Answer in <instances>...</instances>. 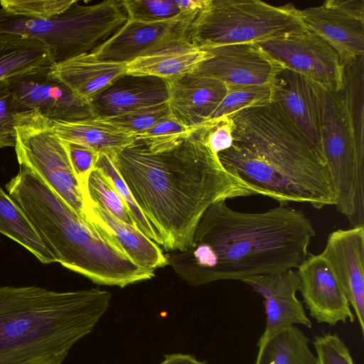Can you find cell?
Returning a JSON list of instances; mask_svg holds the SVG:
<instances>
[{
  "mask_svg": "<svg viewBox=\"0 0 364 364\" xmlns=\"http://www.w3.org/2000/svg\"><path fill=\"white\" fill-rule=\"evenodd\" d=\"M109 158L168 252L188 248L213 203L257 195L223 167L203 126L171 150L152 152L136 140Z\"/></svg>",
  "mask_w": 364,
  "mask_h": 364,
  "instance_id": "obj_1",
  "label": "cell"
},
{
  "mask_svg": "<svg viewBox=\"0 0 364 364\" xmlns=\"http://www.w3.org/2000/svg\"><path fill=\"white\" fill-rule=\"evenodd\" d=\"M316 232L302 211L279 204L264 212L235 210L222 200L200 218L190 245L166 254L189 284L246 279L297 269Z\"/></svg>",
  "mask_w": 364,
  "mask_h": 364,
  "instance_id": "obj_2",
  "label": "cell"
},
{
  "mask_svg": "<svg viewBox=\"0 0 364 364\" xmlns=\"http://www.w3.org/2000/svg\"><path fill=\"white\" fill-rule=\"evenodd\" d=\"M233 144L218 154L223 167L257 195L306 203L321 209L334 205L335 192L322 151L277 102L247 107L228 116Z\"/></svg>",
  "mask_w": 364,
  "mask_h": 364,
  "instance_id": "obj_3",
  "label": "cell"
},
{
  "mask_svg": "<svg viewBox=\"0 0 364 364\" xmlns=\"http://www.w3.org/2000/svg\"><path fill=\"white\" fill-rule=\"evenodd\" d=\"M109 292L0 287V364H62L107 310Z\"/></svg>",
  "mask_w": 364,
  "mask_h": 364,
  "instance_id": "obj_4",
  "label": "cell"
},
{
  "mask_svg": "<svg viewBox=\"0 0 364 364\" xmlns=\"http://www.w3.org/2000/svg\"><path fill=\"white\" fill-rule=\"evenodd\" d=\"M6 188L63 267L95 283L121 288L154 276L127 257L106 225L82 219L28 167L20 166Z\"/></svg>",
  "mask_w": 364,
  "mask_h": 364,
  "instance_id": "obj_5",
  "label": "cell"
},
{
  "mask_svg": "<svg viewBox=\"0 0 364 364\" xmlns=\"http://www.w3.org/2000/svg\"><path fill=\"white\" fill-rule=\"evenodd\" d=\"M304 28L293 4L273 6L259 0H210L192 22L188 41L205 50L272 40Z\"/></svg>",
  "mask_w": 364,
  "mask_h": 364,
  "instance_id": "obj_6",
  "label": "cell"
},
{
  "mask_svg": "<svg viewBox=\"0 0 364 364\" xmlns=\"http://www.w3.org/2000/svg\"><path fill=\"white\" fill-rule=\"evenodd\" d=\"M316 85L321 149L334 188V205L351 228L364 226V146L355 139L341 90Z\"/></svg>",
  "mask_w": 364,
  "mask_h": 364,
  "instance_id": "obj_7",
  "label": "cell"
},
{
  "mask_svg": "<svg viewBox=\"0 0 364 364\" xmlns=\"http://www.w3.org/2000/svg\"><path fill=\"white\" fill-rule=\"evenodd\" d=\"M15 150L20 166L28 167L82 219L95 223L87 191L80 184L62 139L52 128V120L38 109L16 114Z\"/></svg>",
  "mask_w": 364,
  "mask_h": 364,
  "instance_id": "obj_8",
  "label": "cell"
},
{
  "mask_svg": "<svg viewBox=\"0 0 364 364\" xmlns=\"http://www.w3.org/2000/svg\"><path fill=\"white\" fill-rule=\"evenodd\" d=\"M0 32L45 43L58 63L92 52L102 39L104 23L94 5L75 0L64 13L48 19L21 18L0 9Z\"/></svg>",
  "mask_w": 364,
  "mask_h": 364,
  "instance_id": "obj_9",
  "label": "cell"
},
{
  "mask_svg": "<svg viewBox=\"0 0 364 364\" xmlns=\"http://www.w3.org/2000/svg\"><path fill=\"white\" fill-rule=\"evenodd\" d=\"M258 44L285 68L318 85L338 91L343 87V63L336 50L303 28Z\"/></svg>",
  "mask_w": 364,
  "mask_h": 364,
  "instance_id": "obj_10",
  "label": "cell"
},
{
  "mask_svg": "<svg viewBox=\"0 0 364 364\" xmlns=\"http://www.w3.org/2000/svg\"><path fill=\"white\" fill-rule=\"evenodd\" d=\"M195 18L181 13L176 18L161 22L127 20L119 31L90 53L100 60L127 63L189 41L188 32Z\"/></svg>",
  "mask_w": 364,
  "mask_h": 364,
  "instance_id": "obj_11",
  "label": "cell"
},
{
  "mask_svg": "<svg viewBox=\"0 0 364 364\" xmlns=\"http://www.w3.org/2000/svg\"><path fill=\"white\" fill-rule=\"evenodd\" d=\"M204 50L208 57L191 73L227 86L271 84L285 68L257 43L224 45Z\"/></svg>",
  "mask_w": 364,
  "mask_h": 364,
  "instance_id": "obj_12",
  "label": "cell"
},
{
  "mask_svg": "<svg viewBox=\"0 0 364 364\" xmlns=\"http://www.w3.org/2000/svg\"><path fill=\"white\" fill-rule=\"evenodd\" d=\"M304 28L338 53L343 64L364 55V0H327L300 10Z\"/></svg>",
  "mask_w": 364,
  "mask_h": 364,
  "instance_id": "obj_13",
  "label": "cell"
},
{
  "mask_svg": "<svg viewBox=\"0 0 364 364\" xmlns=\"http://www.w3.org/2000/svg\"><path fill=\"white\" fill-rule=\"evenodd\" d=\"M18 112L38 109L52 121L95 117L90 104L48 74V69L7 81Z\"/></svg>",
  "mask_w": 364,
  "mask_h": 364,
  "instance_id": "obj_14",
  "label": "cell"
},
{
  "mask_svg": "<svg viewBox=\"0 0 364 364\" xmlns=\"http://www.w3.org/2000/svg\"><path fill=\"white\" fill-rule=\"evenodd\" d=\"M299 291L309 315L318 323H353L355 316L343 289L321 255H309L296 269Z\"/></svg>",
  "mask_w": 364,
  "mask_h": 364,
  "instance_id": "obj_15",
  "label": "cell"
},
{
  "mask_svg": "<svg viewBox=\"0 0 364 364\" xmlns=\"http://www.w3.org/2000/svg\"><path fill=\"white\" fill-rule=\"evenodd\" d=\"M321 255L340 282L363 336L364 226L332 232Z\"/></svg>",
  "mask_w": 364,
  "mask_h": 364,
  "instance_id": "obj_16",
  "label": "cell"
},
{
  "mask_svg": "<svg viewBox=\"0 0 364 364\" xmlns=\"http://www.w3.org/2000/svg\"><path fill=\"white\" fill-rule=\"evenodd\" d=\"M243 282L264 300L266 324L257 342L288 326L299 324L311 328L312 323L296 296L299 280L295 269L253 277Z\"/></svg>",
  "mask_w": 364,
  "mask_h": 364,
  "instance_id": "obj_17",
  "label": "cell"
},
{
  "mask_svg": "<svg viewBox=\"0 0 364 364\" xmlns=\"http://www.w3.org/2000/svg\"><path fill=\"white\" fill-rule=\"evenodd\" d=\"M168 100L166 80L125 73L96 94L89 104L95 117L110 118Z\"/></svg>",
  "mask_w": 364,
  "mask_h": 364,
  "instance_id": "obj_18",
  "label": "cell"
},
{
  "mask_svg": "<svg viewBox=\"0 0 364 364\" xmlns=\"http://www.w3.org/2000/svg\"><path fill=\"white\" fill-rule=\"evenodd\" d=\"M168 83L171 114L193 129L202 127L209 120L228 91L223 82L191 72Z\"/></svg>",
  "mask_w": 364,
  "mask_h": 364,
  "instance_id": "obj_19",
  "label": "cell"
},
{
  "mask_svg": "<svg viewBox=\"0 0 364 364\" xmlns=\"http://www.w3.org/2000/svg\"><path fill=\"white\" fill-rule=\"evenodd\" d=\"M272 86L273 102L282 107L304 134L322 151L316 83L284 68L276 75Z\"/></svg>",
  "mask_w": 364,
  "mask_h": 364,
  "instance_id": "obj_20",
  "label": "cell"
},
{
  "mask_svg": "<svg viewBox=\"0 0 364 364\" xmlns=\"http://www.w3.org/2000/svg\"><path fill=\"white\" fill-rule=\"evenodd\" d=\"M126 70V63L102 60L91 53H85L53 64L48 69V74L89 103L96 94L125 74Z\"/></svg>",
  "mask_w": 364,
  "mask_h": 364,
  "instance_id": "obj_21",
  "label": "cell"
},
{
  "mask_svg": "<svg viewBox=\"0 0 364 364\" xmlns=\"http://www.w3.org/2000/svg\"><path fill=\"white\" fill-rule=\"evenodd\" d=\"M58 136L112 157L118 151L136 141V133L105 118L92 117L75 122L52 121Z\"/></svg>",
  "mask_w": 364,
  "mask_h": 364,
  "instance_id": "obj_22",
  "label": "cell"
},
{
  "mask_svg": "<svg viewBox=\"0 0 364 364\" xmlns=\"http://www.w3.org/2000/svg\"><path fill=\"white\" fill-rule=\"evenodd\" d=\"M55 63L53 50L45 43L0 32V83L45 71Z\"/></svg>",
  "mask_w": 364,
  "mask_h": 364,
  "instance_id": "obj_23",
  "label": "cell"
},
{
  "mask_svg": "<svg viewBox=\"0 0 364 364\" xmlns=\"http://www.w3.org/2000/svg\"><path fill=\"white\" fill-rule=\"evenodd\" d=\"M207 57L206 50L186 41L126 63V73L156 77L168 82L192 72Z\"/></svg>",
  "mask_w": 364,
  "mask_h": 364,
  "instance_id": "obj_24",
  "label": "cell"
},
{
  "mask_svg": "<svg viewBox=\"0 0 364 364\" xmlns=\"http://www.w3.org/2000/svg\"><path fill=\"white\" fill-rule=\"evenodd\" d=\"M90 202L95 219L109 228L127 257L136 266L154 272L157 268L168 265L166 255L158 244L136 226L121 221L91 200Z\"/></svg>",
  "mask_w": 364,
  "mask_h": 364,
  "instance_id": "obj_25",
  "label": "cell"
},
{
  "mask_svg": "<svg viewBox=\"0 0 364 364\" xmlns=\"http://www.w3.org/2000/svg\"><path fill=\"white\" fill-rule=\"evenodd\" d=\"M0 232L27 249L43 264L56 262L53 253L24 211L1 187Z\"/></svg>",
  "mask_w": 364,
  "mask_h": 364,
  "instance_id": "obj_26",
  "label": "cell"
},
{
  "mask_svg": "<svg viewBox=\"0 0 364 364\" xmlns=\"http://www.w3.org/2000/svg\"><path fill=\"white\" fill-rule=\"evenodd\" d=\"M257 346L255 364H317L309 338L296 326L272 333Z\"/></svg>",
  "mask_w": 364,
  "mask_h": 364,
  "instance_id": "obj_27",
  "label": "cell"
},
{
  "mask_svg": "<svg viewBox=\"0 0 364 364\" xmlns=\"http://www.w3.org/2000/svg\"><path fill=\"white\" fill-rule=\"evenodd\" d=\"M86 190L90 199L93 203L101 206L121 221L136 226L127 206L117 191L113 183L100 168L95 167L90 172L86 182Z\"/></svg>",
  "mask_w": 364,
  "mask_h": 364,
  "instance_id": "obj_28",
  "label": "cell"
},
{
  "mask_svg": "<svg viewBox=\"0 0 364 364\" xmlns=\"http://www.w3.org/2000/svg\"><path fill=\"white\" fill-rule=\"evenodd\" d=\"M227 88L228 91L225 97L212 114L208 121L230 116L247 107L264 105L273 102L272 83L227 86Z\"/></svg>",
  "mask_w": 364,
  "mask_h": 364,
  "instance_id": "obj_29",
  "label": "cell"
},
{
  "mask_svg": "<svg viewBox=\"0 0 364 364\" xmlns=\"http://www.w3.org/2000/svg\"><path fill=\"white\" fill-rule=\"evenodd\" d=\"M198 129L183 125L171 114L136 138L152 152H163L174 149Z\"/></svg>",
  "mask_w": 364,
  "mask_h": 364,
  "instance_id": "obj_30",
  "label": "cell"
},
{
  "mask_svg": "<svg viewBox=\"0 0 364 364\" xmlns=\"http://www.w3.org/2000/svg\"><path fill=\"white\" fill-rule=\"evenodd\" d=\"M95 167L100 168L110 178L117 191L127 206L137 228L156 244L162 246L163 240L161 237L156 233L136 203L112 160L106 154H100Z\"/></svg>",
  "mask_w": 364,
  "mask_h": 364,
  "instance_id": "obj_31",
  "label": "cell"
},
{
  "mask_svg": "<svg viewBox=\"0 0 364 364\" xmlns=\"http://www.w3.org/2000/svg\"><path fill=\"white\" fill-rule=\"evenodd\" d=\"M129 21L154 23L177 18L180 9L176 0H122Z\"/></svg>",
  "mask_w": 364,
  "mask_h": 364,
  "instance_id": "obj_32",
  "label": "cell"
},
{
  "mask_svg": "<svg viewBox=\"0 0 364 364\" xmlns=\"http://www.w3.org/2000/svg\"><path fill=\"white\" fill-rule=\"evenodd\" d=\"M75 0H1V9L25 18L48 19L64 13Z\"/></svg>",
  "mask_w": 364,
  "mask_h": 364,
  "instance_id": "obj_33",
  "label": "cell"
},
{
  "mask_svg": "<svg viewBox=\"0 0 364 364\" xmlns=\"http://www.w3.org/2000/svg\"><path fill=\"white\" fill-rule=\"evenodd\" d=\"M170 114L167 102L105 119L137 134L150 129Z\"/></svg>",
  "mask_w": 364,
  "mask_h": 364,
  "instance_id": "obj_34",
  "label": "cell"
},
{
  "mask_svg": "<svg viewBox=\"0 0 364 364\" xmlns=\"http://www.w3.org/2000/svg\"><path fill=\"white\" fill-rule=\"evenodd\" d=\"M313 345L317 364H355L349 348L337 333L317 335Z\"/></svg>",
  "mask_w": 364,
  "mask_h": 364,
  "instance_id": "obj_35",
  "label": "cell"
},
{
  "mask_svg": "<svg viewBox=\"0 0 364 364\" xmlns=\"http://www.w3.org/2000/svg\"><path fill=\"white\" fill-rule=\"evenodd\" d=\"M17 113L7 81L0 83V149L15 146L14 127Z\"/></svg>",
  "mask_w": 364,
  "mask_h": 364,
  "instance_id": "obj_36",
  "label": "cell"
},
{
  "mask_svg": "<svg viewBox=\"0 0 364 364\" xmlns=\"http://www.w3.org/2000/svg\"><path fill=\"white\" fill-rule=\"evenodd\" d=\"M75 174L84 191L90 172L95 168L100 154L92 148L63 141Z\"/></svg>",
  "mask_w": 364,
  "mask_h": 364,
  "instance_id": "obj_37",
  "label": "cell"
},
{
  "mask_svg": "<svg viewBox=\"0 0 364 364\" xmlns=\"http://www.w3.org/2000/svg\"><path fill=\"white\" fill-rule=\"evenodd\" d=\"M203 127L207 144L215 154L218 155L232 145L233 124L230 117L208 121Z\"/></svg>",
  "mask_w": 364,
  "mask_h": 364,
  "instance_id": "obj_38",
  "label": "cell"
},
{
  "mask_svg": "<svg viewBox=\"0 0 364 364\" xmlns=\"http://www.w3.org/2000/svg\"><path fill=\"white\" fill-rule=\"evenodd\" d=\"M210 0H176L181 14L196 18Z\"/></svg>",
  "mask_w": 364,
  "mask_h": 364,
  "instance_id": "obj_39",
  "label": "cell"
},
{
  "mask_svg": "<svg viewBox=\"0 0 364 364\" xmlns=\"http://www.w3.org/2000/svg\"><path fill=\"white\" fill-rule=\"evenodd\" d=\"M160 364H208L205 362L198 360L191 355L176 353L166 355Z\"/></svg>",
  "mask_w": 364,
  "mask_h": 364,
  "instance_id": "obj_40",
  "label": "cell"
}]
</instances>
